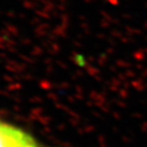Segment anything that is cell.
Returning a JSON list of instances; mask_svg holds the SVG:
<instances>
[{
  "mask_svg": "<svg viewBox=\"0 0 147 147\" xmlns=\"http://www.w3.org/2000/svg\"><path fill=\"white\" fill-rule=\"evenodd\" d=\"M0 147H65L40 141L26 127L0 117Z\"/></svg>",
  "mask_w": 147,
  "mask_h": 147,
  "instance_id": "obj_1",
  "label": "cell"
}]
</instances>
